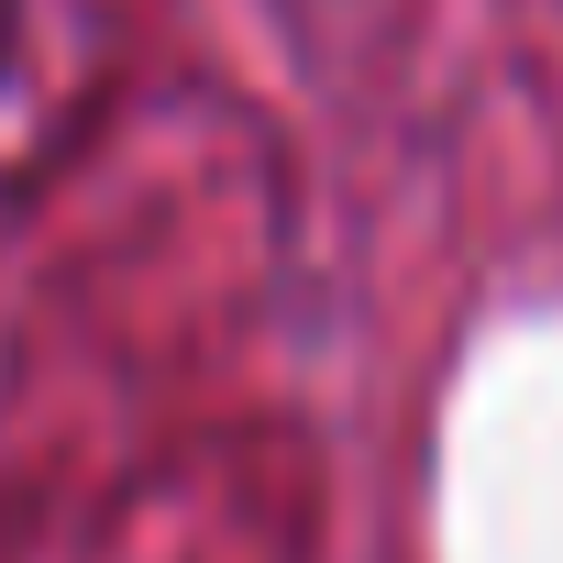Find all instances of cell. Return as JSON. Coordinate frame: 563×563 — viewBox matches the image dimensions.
Wrapping results in <instances>:
<instances>
[{
  "mask_svg": "<svg viewBox=\"0 0 563 563\" xmlns=\"http://www.w3.org/2000/svg\"><path fill=\"white\" fill-rule=\"evenodd\" d=\"M12 56H23V0H0V78H12Z\"/></svg>",
  "mask_w": 563,
  "mask_h": 563,
  "instance_id": "cell-1",
  "label": "cell"
}]
</instances>
